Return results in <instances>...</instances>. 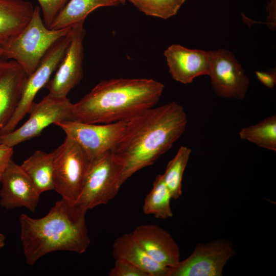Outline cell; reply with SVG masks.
I'll return each mask as SVG.
<instances>
[{"instance_id": "cell-1", "label": "cell", "mask_w": 276, "mask_h": 276, "mask_svg": "<svg viewBox=\"0 0 276 276\" xmlns=\"http://www.w3.org/2000/svg\"><path fill=\"white\" fill-rule=\"evenodd\" d=\"M187 122L183 107L175 102L149 108L127 121L111 150L121 166L122 184L168 151L185 131Z\"/></svg>"}, {"instance_id": "cell-2", "label": "cell", "mask_w": 276, "mask_h": 276, "mask_svg": "<svg viewBox=\"0 0 276 276\" xmlns=\"http://www.w3.org/2000/svg\"><path fill=\"white\" fill-rule=\"evenodd\" d=\"M164 85L146 78H114L98 83L73 103L72 121L90 124L127 121L157 103Z\"/></svg>"}, {"instance_id": "cell-3", "label": "cell", "mask_w": 276, "mask_h": 276, "mask_svg": "<svg viewBox=\"0 0 276 276\" xmlns=\"http://www.w3.org/2000/svg\"><path fill=\"white\" fill-rule=\"evenodd\" d=\"M86 211L80 205L62 198L43 217L33 218L21 214L20 240L26 263L33 265L56 251L84 252L90 243Z\"/></svg>"}, {"instance_id": "cell-4", "label": "cell", "mask_w": 276, "mask_h": 276, "mask_svg": "<svg viewBox=\"0 0 276 276\" xmlns=\"http://www.w3.org/2000/svg\"><path fill=\"white\" fill-rule=\"evenodd\" d=\"M71 29H49L41 17L39 6H36L25 28L0 46L3 57L15 61L29 76L54 43Z\"/></svg>"}, {"instance_id": "cell-5", "label": "cell", "mask_w": 276, "mask_h": 276, "mask_svg": "<svg viewBox=\"0 0 276 276\" xmlns=\"http://www.w3.org/2000/svg\"><path fill=\"white\" fill-rule=\"evenodd\" d=\"M54 150V190L62 198L75 203L91 162L79 144L66 136Z\"/></svg>"}, {"instance_id": "cell-6", "label": "cell", "mask_w": 276, "mask_h": 276, "mask_svg": "<svg viewBox=\"0 0 276 276\" xmlns=\"http://www.w3.org/2000/svg\"><path fill=\"white\" fill-rule=\"evenodd\" d=\"M121 171V166L111 151L94 159L75 203L87 211L107 204L117 195L123 185Z\"/></svg>"}, {"instance_id": "cell-7", "label": "cell", "mask_w": 276, "mask_h": 276, "mask_svg": "<svg viewBox=\"0 0 276 276\" xmlns=\"http://www.w3.org/2000/svg\"><path fill=\"white\" fill-rule=\"evenodd\" d=\"M73 103L66 98H56L49 94L39 103H34L27 121L17 129L0 136V144L13 148L16 145L38 136L52 124L61 121H72Z\"/></svg>"}, {"instance_id": "cell-8", "label": "cell", "mask_w": 276, "mask_h": 276, "mask_svg": "<svg viewBox=\"0 0 276 276\" xmlns=\"http://www.w3.org/2000/svg\"><path fill=\"white\" fill-rule=\"evenodd\" d=\"M54 124L78 143L92 162L114 148L124 132L126 121L90 124L66 120Z\"/></svg>"}, {"instance_id": "cell-9", "label": "cell", "mask_w": 276, "mask_h": 276, "mask_svg": "<svg viewBox=\"0 0 276 276\" xmlns=\"http://www.w3.org/2000/svg\"><path fill=\"white\" fill-rule=\"evenodd\" d=\"M71 32V30L54 43L35 71L28 76L17 108L4 128L2 135L15 129L19 122L29 113L34 103V99L36 94L45 86L51 75L58 68L61 61L70 41Z\"/></svg>"}, {"instance_id": "cell-10", "label": "cell", "mask_w": 276, "mask_h": 276, "mask_svg": "<svg viewBox=\"0 0 276 276\" xmlns=\"http://www.w3.org/2000/svg\"><path fill=\"white\" fill-rule=\"evenodd\" d=\"M234 254L229 241L218 240L199 243L188 258L169 268L167 276H220Z\"/></svg>"}, {"instance_id": "cell-11", "label": "cell", "mask_w": 276, "mask_h": 276, "mask_svg": "<svg viewBox=\"0 0 276 276\" xmlns=\"http://www.w3.org/2000/svg\"><path fill=\"white\" fill-rule=\"evenodd\" d=\"M84 22L81 21L72 27L70 41L63 57L54 76L44 86L52 97H67L83 77Z\"/></svg>"}, {"instance_id": "cell-12", "label": "cell", "mask_w": 276, "mask_h": 276, "mask_svg": "<svg viewBox=\"0 0 276 276\" xmlns=\"http://www.w3.org/2000/svg\"><path fill=\"white\" fill-rule=\"evenodd\" d=\"M209 75L214 92L226 99H243L249 80L231 52L224 49L210 51Z\"/></svg>"}, {"instance_id": "cell-13", "label": "cell", "mask_w": 276, "mask_h": 276, "mask_svg": "<svg viewBox=\"0 0 276 276\" xmlns=\"http://www.w3.org/2000/svg\"><path fill=\"white\" fill-rule=\"evenodd\" d=\"M0 205L6 209L24 207L34 212L40 194L20 165L12 159L1 176Z\"/></svg>"}, {"instance_id": "cell-14", "label": "cell", "mask_w": 276, "mask_h": 276, "mask_svg": "<svg viewBox=\"0 0 276 276\" xmlns=\"http://www.w3.org/2000/svg\"><path fill=\"white\" fill-rule=\"evenodd\" d=\"M164 55L171 77L177 82L188 84L197 77L209 75L210 51L174 44L164 51Z\"/></svg>"}, {"instance_id": "cell-15", "label": "cell", "mask_w": 276, "mask_h": 276, "mask_svg": "<svg viewBox=\"0 0 276 276\" xmlns=\"http://www.w3.org/2000/svg\"><path fill=\"white\" fill-rule=\"evenodd\" d=\"M132 235L147 254L155 261L168 268L180 261L179 247L166 231L154 224L137 226Z\"/></svg>"}, {"instance_id": "cell-16", "label": "cell", "mask_w": 276, "mask_h": 276, "mask_svg": "<svg viewBox=\"0 0 276 276\" xmlns=\"http://www.w3.org/2000/svg\"><path fill=\"white\" fill-rule=\"evenodd\" d=\"M27 78L15 61L3 62L0 68V136L17 108Z\"/></svg>"}, {"instance_id": "cell-17", "label": "cell", "mask_w": 276, "mask_h": 276, "mask_svg": "<svg viewBox=\"0 0 276 276\" xmlns=\"http://www.w3.org/2000/svg\"><path fill=\"white\" fill-rule=\"evenodd\" d=\"M116 259L126 260L146 272L149 276H167L169 268L153 260L133 237L132 233L118 237L112 246Z\"/></svg>"}, {"instance_id": "cell-18", "label": "cell", "mask_w": 276, "mask_h": 276, "mask_svg": "<svg viewBox=\"0 0 276 276\" xmlns=\"http://www.w3.org/2000/svg\"><path fill=\"white\" fill-rule=\"evenodd\" d=\"M34 10L29 1L0 0V46L25 28Z\"/></svg>"}, {"instance_id": "cell-19", "label": "cell", "mask_w": 276, "mask_h": 276, "mask_svg": "<svg viewBox=\"0 0 276 276\" xmlns=\"http://www.w3.org/2000/svg\"><path fill=\"white\" fill-rule=\"evenodd\" d=\"M54 158L55 150H37L20 165L40 194L54 190Z\"/></svg>"}, {"instance_id": "cell-20", "label": "cell", "mask_w": 276, "mask_h": 276, "mask_svg": "<svg viewBox=\"0 0 276 276\" xmlns=\"http://www.w3.org/2000/svg\"><path fill=\"white\" fill-rule=\"evenodd\" d=\"M119 4V0H70L56 16L49 29L59 30L72 27L84 21L90 13L99 7Z\"/></svg>"}, {"instance_id": "cell-21", "label": "cell", "mask_w": 276, "mask_h": 276, "mask_svg": "<svg viewBox=\"0 0 276 276\" xmlns=\"http://www.w3.org/2000/svg\"><path fill=\"white\" fill-rule=\"evenodd\" d=\"M172 199L162 174L157 175L153 183L151 191L146 196L143 206L146 214H152L158 219L171 217L173 213L170 206Z\"/></svg>"}, {"instance_id": "cell-22", "label": "cell", "mask_w": 276, "mask_h": 276, "mask_svg": "<svg viewBox=\"0 0 276 276\" xmlns=\"http://www.w3.org/2000/svg\"><path fill=\"white\" fill-rule=\"evenodd\" d=\"M241 139L258 146L276 151V115L264 119L259 123L242 128L239 132Z\"/></svg>"}, {"instance_id": "cell-23", "label": "cell", "mask_w": 276, "mask_h": 276, "mask_svg": "<svg viewBox=\"0 0 276 276\" xmlns=\"http://www.w3.org/2000/svg\"><path fill=\"white\" fill-rule=\"evenodd\" d=\"M191 153L190 148L181 146L175 156L168 162L165 172L162 174L172 198L177 199L181 195L182 176Z\"/></svg>"}, {"instance_id": "cell-24", "label": "cell", "mask_w": 276, "mask_h": 276, "mask_svg": "<svg viewBox=\"0 0 276 276\" xmlns=\"http://www.w3.org/2000/svg\"><path fill=\"white\" fill-rule=\"evenodd\" d=\"M149 16L167 19L175 15L186 0H128Z\"/></svg>"}, {"instance_id": "cell-25", "label": "cell", "mask_w": 276, "mask_h": 276, "mask_svg": "<svg viewBox=\"0 0 276 276\" xmlns=\"http://www.w3.org/2000/svg\"><path fill=\"white\" fill-rule=\"evenodd\" d=\"M68 0H37L42 12L43 21L49 28Z\"/></svg>"}, {"instance_id": "cell-26", "label": "cell", "mask_w": 276, "mask_h": 276, "mask_svg": "<svg viewBox=\"0 0 276 276\" xmlns=\"http://www.w3.org/2000/svg\"><path fill=\"white\" fill-rule=\"evenodd\" d=\"M115 260L114 266L109 272V276H149L143 269L126 260Z\"/></svg>"}, {"instance_id": "cell-27", "label": "cell", "mask_w": 276, "mask_h": 276, "mask_svg": "<svg viewBox=\"0 0 276 276\" xmlns=\"http://www.w3.org/2000/svg\"><path fill=\"white\" fill-rule=\"evenodd\" d=\"M257 79L264 85L269 88H273L276 84V72L275 71H256Z\"/></svg>"}, {"instance_id": "cell-28", "label": "cell", "mask_w": 276, "mask_h": 276, "mask_svg": "<svg viewBox=\"0 0 276 276\" xmlns=\"http://www.w3.org/2000/svg\"><path fill=\"white\" fill-rule=\"evenodd\" d=\"M13 148L0 144V181L4 170L12 159Z\"/></svg>"}, {"instance_id": "cell-29", "label": "cell", "mask_w": 276, "mask_h": 276, "mask_svg": "<svg viewBox=\"0 0 276 276\" xmlns=\"http://www.w3.org/2000/svg\"><path fill=\"white\" fill-rule=\"evenodd\" d=\"M5 245V237L0 232V251Z\"/></svg>"}, {"instance_id": "cell-30", "label": "cell", "mask_w": 276, "mask_h": 276, "mask_svg": "<svg viewBox=\"0 0 276 276\" xmlns=\"http://www.w3.org/2000/svg\"><path fill=\"white\" fill-rule=\"evenodd\" d=\"M3 55H2V51H1V47H0V68L1 67V65L3 63V62H4L3 61Z\"/></svg>"}, {"instance_id": "cell-31", "label": "cell", "mask_w": 276, "mask_h": 276, "mask_svg": "<svg viewBox=\"0 0 276 276\" xmlns=\"http://www.w3.org/2000/svg\"><path fill=\"white\" fill-rule=\"evenodd\" d=\"M126 0H119V2L120 3V4H122L123 5H125V3H126Z\"/></svg>"}]
</instances>
